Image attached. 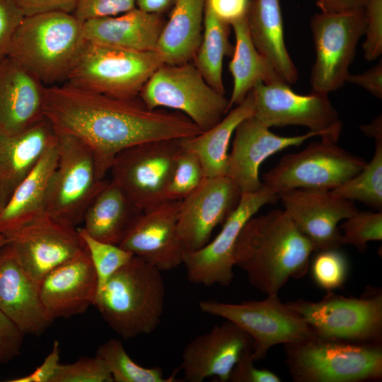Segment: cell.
Returning <instances> with one entry per match:
<instances>
[{
    "label": "cell",
    "mask_w": 382,
    "mask_h": 382,
    "mask_svg": "<svg viewBox=\"0 0 382 382\" xmlns=\"http://www.w3.org/2000/svg\"><path fill=\"white\" fill-rule=\"evenodd\" d=\"M44 115L55 129L91 148L103 179L117 154L128 147L203 132L181 112L149 109L140 98L111 97L68 83L46 87Z\"/></svg>",
    "instance_id": "1"
},
{
    "label": "cell",
    "mask_w": 382,
    "mask_h": 382,
    "mask_svg": "<svg viewBox=\"0 0 382 382\" xmlns=\"http://www.w3.org/2000/svg\"><path fill=\"white\" fill-rule=\"evenodd\" d=\"M313 252V244L286 212L274 209L245 224L234 248L235 266L257 290L278 295L290 279L306 275Z\"/></svg>",
    "instance_id": "2"
},
{
    "label": "cell",
    "mask_w": 382,
    "mask_h": 382,
    "mask_svg": "<svg viewBox=\"0 0 382 382\" xmlns=\"http://www.w3.org/2000/svg\"><path fill=\"white\" fill-rule=\"evenodd\" d=\"M165 296L161 271L134 255L110 278L93 306L110 328L127 340L156 330Z\"/></svg>",
    "instance_id": "3"
},
{
    "label": "cell",
    "mask_w": 382,
    "mask_h": 382,
    "mask_svg": "<svg viewBox=\"0 0 382 382\" xmlns=\"http://www.w3.org/2000/svg\"><path fill=\"white\" fill-rule=\"evenodd\" d=\"M85 42L83 22L73 13L45 12L24 16L7 56L50 86L66 80Z\"/></svg>",
    "instance_id": "4"
},
{
    "label": "cell",
    "mask_w": 382,
    "mask_h": 382,
    "mask_svg": "<svg viewBox=\"0 0 382 382\" xmlns=\"http://www.w3.org/2000/svg\"><path fill=\"white\" fill-rule=\"evenodd\" d=\"M284 345L295 382H364L382 379V345L316 335Z\"/></svg>",
    "instance_id": "5"
},
{
    "label": "cell",
    "mask_w": 382,
    "mask_h": 382,
    "mask_svg": "<svg viewBox=\"0 0 382 382\" xmlns=\"http://www.w3.org/2000/svg\"><path fill=\"white\" fill-rule=\"evenodd\" d=\"M163 64L156 51L137 52L86 40L66 78L68 83L111 97L132 99Z\"/></svg>",
    "instance_id": "6"
},
{
    "label": "cell",
    "mask_w": 382,
    "mask_h": 382,
    "mask_svg": "<svg viewBox=\"0 0 382 382\" xmlns=\"http://www.w3.org/2000/svg\"><path fill=\"white\" fill-rule=\"evenodd\" d=\"M319 301L286 302L315 335L360 343L381 344L382 291L369 287L359 297L326 291Z\"/></svg>",
    "instance_id": "7"
},
{
    "label": "cell",
    "mask_w": 382,
    "mask_h": 382,
    "mask_svg": "<svg viewBox=\"0 0 382 382\" xmlns=\"http://www.w3.org/2000/svg\"><path fill=\"white\" fill-rule=\"evenodd\" d=\"M149 109L168 108L185 115L202 131L218 123L229 111V100L211 87L190 62L163 64L139 96Z\"/></svg>",
    "instance_id": "8"
},
{
    "label": "cell",
    "mask_w": 382,
    "mask_h": 382,
    "mask_svg": "<svg viewBox=\"0 0 382 382\" xmlns=\"http://www.w3.org/2000/svg\"><path fill=\"white\" fill-rule=\"evenodd\" d=\"M55 132L58 162L47 190L45 214L78 227L106 180L99 175L94 154L87 144L70 134Z\"/></svg>",
    "instance_id": "9"
},
{
    "label": "cell",
    "mask_w": 382,
    "mask_h": 382,
    "mask_svg": "<svg viewBox=\"0 0 382 382\" xmlns=\"http://www.w3.org/2000/svg\"><path fill=\"white\" fill-rule=\"evenodd\" d=\"M182 139H162L128 147L117 154L109 172L139 212L166 201Z\"/></svg>",
    "instance_id": "10"
},
{
    "label": "cell",
    "mask_w": 382,
    "mask_h": 382,
    "mask_svg": "<svg viewBox=\"0 0 382 382\" xmlns=\"http://www.w3.org/2000/svg\"><path fill=\"white\" fill-rule=\"evenodd\" d=\"M310 26L316 59L310 76L311 92L328 94L346 82L357 47L366 29L365 8L314 14Z\"/></svg>",
    "instance_id": "11"
},
{
    "label": "cell",
    "mask_w": 382,
    "mask_h": 382,
    "mask_svg": "<svg viewBox=\"0 0 382 382\" xmlns=\"http://www.w3.org/2000/svg\"><path fill=\"white\" fill-rule=\"evenodd\" d=\"M336 144L321 139L310 143L300 152L284 156L263 175L262 183L277 194L293 189H335L367 163Z\"/></svg>",
    "instance_id": "12"
},
{
    "label": "cell",
    "mask_w": 382,
    "mask_h": 382,
    "mask_svg": "<svg viewBox=\"0 0 382 382\" xmlns=\"http://www.w3.org/2000/svg\"><path fill=\"white\" fill-rule=\"evenodd\" d=\"M200 310L205 313L229 320L253 339L255 361L263 359L272 347L296 342L315 335L306 321L278 295H269L260 301L228 303L202 300Z\"/></svg>",
    "instance_id": "13"
},
{
    "label": "cell",
    "mask_w": 382,
    "mask_h": 382,
    "mask_svg": "<svg viewBox=\"0 0 382 382\" xmlns=\"http://www.w3.org/2000/svg\"><path fill=\"white\" fill-rule=\"evenodd\" d=\"M253 117L267 127L300 125L337 143L342 130L338 112L328 94L300 95L284 81L257 83L251 91Z\"/></svg>",
    "instance_id": "14"
},
{
    "label": "cell",
    "mask_w": 382,
    "mask_h": 382,
    "mask_svg": "<svg viewBox=\"0 0 382 382\" xmlns=\"http://www.w3.org/2000/svg\"><path fill=\"white\" fill-rule=\"evenodd\" d=\"M277 200V194L264 184L255 192L241 193L237 207L214 240L197 250L185 252L187 279L206 286H228L234 277V248L241 229L262 207Z\"/></svg>",
    "instance_id": "15"
},
{
    "label": "cell",
    "mask_w": 382,
    "mask_h": 382,
    "mask_svg": "<svg viewBox=\"0 0 382 382\" xmlns=\"http://www.w3.org/2000/svg\"><path fill=\"white\" fill-rule=\"evenodd\" d=\"M4 235L18 262L39 284L51 270L86 250L77 227L47 214Z\"/></svg>",
    "instance_id": "16"
},
{
    "label": "cell",
    "mask_w": 382,
    "mask_h": 382,
    "mask_svg": "<svg viewBox=\"0 0 382 382\" xmlns=\"http://www.w3.org/2000/svg\"><path fill=\"white\" fill-rule=\"evenodd\" d=\"M180 201L166 200L134 216L119 245L160 271L183 265L185 247L178 230Z\"/></svg>",
    "instance_id": "17"
},
{
    "label": "cell",
    "mask_w": 382,
    "mask_h": 382,
    "mask_svg": "<svg viewBox=\"0 0 382 382\" xmlns=\"http://www.w3.org/2000/svg\"><path fill=\"white\" fill-rule=\"evenodd\" d=\"M277 195L284 210L311 242L315 252L339 248L342 245L340 221L359 211L354 202L331 190L293 189Z\"/></svg>",
    "instance_id": "18"
},
{
    "label": "cell",
    "mask_w": 382,
    "mask_h": 382,
    "mask_svg": "<svg viewBox=\"0 0 382 382\" xmlns=\"http://www.w3.org/2000/svg\"><path fill=\"white\" fill-rule=\"evenodd\" d=\"M241 192L226 175L205 178L180 201L178 230L185 251L205 245L212 231L237 207Z\"/></svg>",
    "instance_id": "19"
},
{
    "label": "cell",
    "mask_w": 382,
    "mask_h": 382,
    "mask_svg": "<svg viewBox=\"0 0 382 382\" xmlns=\"http://www.w3.org/2000/svg\"><path fill=\"white\" fill-rule=\"evenodd\" d=\"M253 347L252 337L239 326L226 320L185 346L180 369L188 382H202L212 376L227 382L241 357L246 351L253 350Z\"/></svg>",
    "instance_id": "20"
},
{
    "label": "cell",
    "mask_w": 382,
    "mask_h": 382,
    "mask_svg": "<svg viewBox=\"0 0 382 382\" xmlns=\"http://www.w3.org/2000/svg\"><path fill=\"white\" fill-rule=\"evenodd\" d=\"M315 137H320V134L309 131L297 136H279L253 116L249 117L238 125L234 132L226 176L241 193L255 192L263 185L259 170L267 158Z\"/></svg>",
    "instance_id": "21"
},
{
    "label": "cell",
    "mask_w": 382,
    "mask_h": 382,
    "mask_svg": "<svg viewBox=\"0 0 382 382\" xmlns=\"http://www.w3.org/2000/svg\"><path fill=\"white\" fill-rule=\"evenodd\" d=\"M97 291V277L86 249L51 270L40 282L41 301L52 320L85 312L93 306Z\"/></svg>",
    "instance_id": "22"
},
{
    "label": "cell",
    "mask_w": 382,
    "mask_h": 382,
    "mask_svg": "<svg viewBox=\"0 0 382 382\" xmlns=\"http://www.w3.org/2000/svg\"><path fill=\"white\" fill-rule=\"evenodd\" d=\"M46 87L12 58L0 62V134H17L45 118Z\"/></svg>",
    "instance_id": "23"
},
{
    "label": "cell",
    "mask_w": 382,
    "mask_h": 382,
    "mask_svg": "<svg viewBox=\"0 0 382 382\" xmlns=\"http://www.w3.org/2000/svg\"><path fill=\"white\" fill-rule=\"evenodd\" d=\"M0 309L25 334L40 335L52 321L47 315L35 282L6 243L0 248Z\"/></svg>",
    "instance_id": "24"
},
{
    "label": "cell",
    "mask_w": 382,
    "mask_h": 382,
    "mask_svg": "<svg viewBox=\"0 0 382 382\" xmlns=\"http://www.w3.org/2000/svg\"><path fill=\"white\" fill-rule=\"evenodd\" d=\"M163 14L144 11L137 6L123 13L83 22L86 41L137 52L156 51L166 23Z\"/></svg>",
    "instance_id": "25"
},
{
    "label": "cell",
    "mask_w": 382,
    "mask_h": 382,
    "mask_svg": "<svg viewBox=\"0 0 382 382\" xmlns=\"http://www.w3.org/2000/svg\"><path fill=\"white\" fill-rule=\"evenodd\" d=\"M56 138L45 117L17 134H0V211Z\"/></svg>",
    "instance_id": "26"
},
{
    "label": "cell",
    "mask_w": 382,
    "mask_h": 382,
    "mask_svg": "<svg viewBox=\"0 0 382 382\" xmlns=\"http://www.w3.org/2000/svg\"><path fill=\"white\" fill-rule=\"evenodd\" d=\"M57 162L56 138L0 211L1 233L11 232L45 214L47 190Z\"/></svg>",
    "instance_id": "27"
},
{
    "label": "cell",
    "mask_w": 382,
    "mask_h": 382,
    "mask_svg": "<svg viewBox=\"0 0 382 382\" xmlns=\"http://www.w3.org/2000/svg\"><path fill=\"white\" fill-rule=\"evenodd\" d=\"M247 21L257 50L285 83H295L299 72L285 45L280 0H251Z\"/></svg>",
    "instance_id": "28"
},
{
    "label": "cell",
    "mask_w": 382,
    "mask_h": 382,
    "mask_svg": "<svg viewBox=\"0 0 382 382\" xmlns=\"http://www.w3.org/2000/svg\"><path fill=\"white\" fill-rule=\"evenodd\" d=\"M205 4L206 0H175L156 48L163 64L193 59L202 40Z\"/></svg>",
    "instance_id": "29"
},
{
    "label": "cell",
    "mask_w": 382,
    "mask_h": 382,
    "mask_svg": "<svg viewBox=\"0 0 382 382\" xmlns=\"http://www.w3.org/2000/svg\"><path fill=\"white\" fill-rule=\"evenodd\" d=\"M251 91L245 98L212 127L202 133L181 139L182 144L198 158L205 178L227 175L228 147L238 125L253 116Z\"/></svg>",
    "instance_id": "30"
},
{
    "label": "cell",
    "mask_w": 382,
    "mask_h": 382,
    "mask_svg": "<svg viewBox=\"0 0 382 382\" xmlns=\"http://www.w3.org/2000/svg\"><path fill=\"white\" fill-rule=\"evenodd\" d=\"M236 44L228 69L233 86L229 110L241 103L259 82L272 83L284 81L272 64L255 47L249 31L247 16L232 23Z\"/></svg>",
    "instance_id": "31"
},
{
    "label": "cell",
    "mask_w": 382,
    "mask_h": 382,
    "mask_svg": "<svg viewBox=\"0 0 382 382\" xmlns=\"http://www.w3.org/2000/svg\"><path fill=\"white\" fill-rule=\"evenodd\" d=\"M138 213L121 188L106 180L86 209L82 228L97 240L118 245Z\"/></svg>",
    "instance_id": "32"
},
{
    "label": "cell",
    "mask_w": 382,
    "mask_h": 382,
    "mask_svg": "<svg viewBox=\"0 0 382 382\" xmlns=\"http://www.w3.org/2000/svg\"><path fill=\"white\" fill-rule=\"evenodd\" d=\"M230 26L219 20L205 4L202 36L193 64L206 82L223 95V61L226 56L232 55L234 48L228 40Z\"/></svg>",
    "instance_id": "33"
},
{
    "label": "cell",
    "mask_w": 382,
    "mask_h": 382,
    "mask_svg": "<svg viewBox=\"0 0 382 382\" xmlns=\"http://www.w3.org/2000/svg\"><path fill=\"white\" fill-rule=\"evenodd\" d=\"M375 141L371 161L358 173L331 191L347 200L358 201L381 211L382 140Z\"/></svg>",
    "instance_id": "34"
},
{
    "label": "cell",
    "mask_w": 382,
    "mask_h": 382,
    "mask_svg": "<svg viewBox=\"0 0 382 382\" xmlns=\"http://www.w3.org/2000/svg\"><path fill=\"white\" fill-rule=\"evenodd\" d=\"M109 369L115 382H174L175 374L164 377L160 367L146 368L136 363L127 353L122 342L110 339L96 352Z\"/></svg>",
    "instance_id": "35"
},
{
    "label": "cell",
    "mask_w": 382,
    "mask_h": 382,
    "mask_svg": "<svg viewBox=\"0 0 382 382\" xmlns=\"http://www.w3.org/2000/svg\"><path fill=\"white\" fill-rule=\"evenodd\" d=\"M77 228L83 240L96 274L98 295L110 278L127 264L134 255L119 245L103 242L91 237L82 227Z\"/></svg>",
    "instance_id": "36"
},
{
    "label": "cell",
    "mask_w": 382,
    "mask_h": 382,
    "mask_svg": "<svg viewBox=\"0 0 382 382\" xmlns=\"http://www.w3.org/2000/svg\"><path fill=\"white\" fill-rule=\"evenodd\" d=\"M173 173L166 191L167 200L181 201L190 195L205 178L197 156L181 143Z\"/></svg>",
    "instance_id": "37"
},
{
    "label": "cell",
    "mask_w": 382,
    "mask_h": 382,
    "mask_svg": "<svg viewBox=\"0 0 382 382\" xmlns=\"http://www.w3.org/2000/svg\"><path fill=\"white\" fill-rule=\"evenodd\" d=\"M316 252L311 265V276L316 284L326 291L341 288L349 272L345 255L338 248Z\"/></svg>",
    "instance_id": "38"
},
{
    "label": "cell",
    "mask_w": 382,
    "mask_h": 382,
    "mask_svg": "<svg viewBox=\"0 0 382 382\" xmlns=\"http://www.w3.org/2000/svg\"><path fill=\"white\" fill-rule=\"evenodd\" d=\"M342 245H352L364 253L369 241L382 240V212L358 211L340 226Z\"/></svg>",
    "instance_id": "39"
},
{
    "label": "cell",
    "mask_w": 382,
    "mask_h": 382,
    "mask_svg": "<svg viewBox=\"0 0 382 382\" xmlns=\"http://www.w3.org/2000/svg\"><path fill=\"white\" fill-rule=\"evenodd\" d=\"M52 382H113V378L104 361L96 355L61 364Z\"/></svg>",
    "instance_id": "40"
},
{
    "label": "cell",
    "mask_w": 382,
    "mask_h": 382,
    "mask_svg": "<svg viewBox=\"0 0 382 382\" xmlns=\"http://www.w3.org/2000/svg\"><path fill=\"white\" fill-rule=\"evenodd\" d=\"M364 8L366 38L362 47L366 59L373 61L382 54V0H368Z\"/></svg>",
    "instance_id": "41"
},
{
    "label": "cell",
    "mask_w": 382,
    "mask_h": 382,
    "mask_svg": "<svg viewBox=\"0 0 382 382\" xmlns=\"http://www.w3.org/2000/svg\"><path fill=\"white\" fill-rule=\"evenodd\" d=\"M136 7L135 0H76L74 16L81 22L117 16Z\"/></svg>",
    "instance_id": "42"
},
{
    "label": "cell",
    "mask_w": 382,
    "mask_h": 382,
    "mask_svg": "<svg viewBox=\"0 0 382 382\" xmlns=\"http://www.w3.org/2000/svg\"><path fill=\"white\" fill-rule=\"evenodd\" d=\"M24 18L11 0H0V62L7 57L13 35Z\"/></svg>",
    "instance_id": "43"
},
{
    "label": "cell",
    "mask_w": 382,
    "mask_h": 382,
    "mask_svg": "<svg viewBox=\"0 0 382 382\" xmlns=\"http://www.w3.org/2000/svg\"><path fill=\"white\" fill-rule=\"evenodd\" d=\"M253 350L246 351L233 366L228 378L231 382H280L274 372L254 365Z\"/></svg>",
    "instance_id": "44"
},
{
    "label": "cell",
    "mask_w": 382,
    "mask_h": 382,
    "mask_svg": "<svg viewBox=\"0 0 382 382\" xmlns=\"http://www.w3.org/2000/svg\"><path fill=\"white\" fill-rule=\"evenodd\" d=\"M25 334L0 309V363H8L17 357Z\"/></svg>",
    "instance_id": "45"
},
{
    "label": "cell",
    "mask_w": 382,
    "mask_h": 382,
    "mask_svg": "<svg viewBox=\"0 0 382 382\" xmlns=\"http://www.w3.org/2000/svg\"><path fill=\"white\" fill-rule=\"evenodd\" d=\"M251 0H206V5L223 22L232 23L247 16Z\"/></svg>",
    "instance_id": "46"
},
{
    "label": "cell",
    "mask_w": 382,
    "mask_h": 382,
    "mask_svg": "<svg viewBox=\"0 0 382 382\" xmlns=\"http://www.w3.org/2000/svg\"><path fill=\"white\" fill-rule=\"evenodd\" d=\"M60 345L54 341L51 352L43 362L30 374L8 380V382H52L60 365Z\"/></svg>",
    "instance_id": "47"
},
{
    "label": "cell",
    "mask_w": 382,
    "mask_h": 382,
    "mask_svg": "<svg viewBox=\"0 0 382 382\" xmlns=\"http://www.w3.org/2000/svg\"><path fill=\"white\" fill-rule=\"evenodd\" d=\"M24 16L50 12L73 13L76 0H11Z\"/></svg>",
    "instance_id": "48"
},
{
    "label": "cell",
    "mask_w": 382,
    "mask_h": 382,
    "mask_svg": "<svg viewBox=\"0 0 382 382\" xmlns=\"http://www.w3.org/2000/svg\"><path fill=\"white\" fill-rule=\"evenodd\" d=\"M346 82L357 85L375 97L382 98V61L368 71L360 74L347 76Z\"/></svg>",
    "instance_id": "49"
},
{
    "label": "cell",
    "mask_w": 382,
    "mask_h": 382,
    "mask_svg": "<svg viewBox=\"0 0 382 382\" xmlns=\"http://www.w3.org/2000/svg\"><path fill=\"white\" fill-rule=\"evenodd\" d=\"M321 11L343 13L364 8L368 0H314Z\"/></svg>",
    "instance_id": "50"
},
{
    "label": "cell",
    "mask_w": 382,
    "mask_h": 382,
    "mask_svg": "<svg viewBox=\"0 0 382 382\" xmlns=\"http://www.w3.org/2000/svg\"><path fill=\"white\" fill-rule=\"evenodd\" d=\"M175 0H135L136 6L141 10L151 13L163 14L170 10Z\"/></svg>",
    "instance_id": "51"
},
{
    "label": "cell",
    "mask_w": 382,
    "mask_h": 382,
    "mask_svg": "<svg viewBox=\"0 0 382 382\" xmlns=\"http://www.w3.org/2000/svg\"><path fill=\"white\" fill-rule=\"evenodd\" d=\"M361 131L375 141L382 140V120L381 116L376 117L369 125L360 127Z\"/></svg>",
    "instance_id": "52"
},
{
    "label": "cell",
    "mask_w": 382,
    "mask_h": 382,
    "mask_svg": "<svg viewBox=\"0 0 382 382\" xmlns=\"http://www.w3.org/2000/svg\"><path fill=\"white\" fill-rule=\"evenodd\" d=\"M7 243V238L5 235L0 233V248Z\"/></svg>",
    "instance_id": "53"
}]
</instances>
